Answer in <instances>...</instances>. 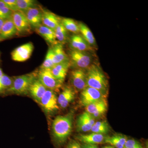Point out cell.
Here are the masks:
<instances>
[{"instance_id":"1","label":"cell","mask_w":148,"mask_h":148,"mask_svg":"<svg viewBox=\"0 0 148 148\" xmlns=\"http://www.w3.org/2000/svg\"><path fill=\"white\" fill-rule=\"evenodd\" d=\"M74 114L70 112L67 114L58 116L53 121L52 132L53 138L58 144L65 143L71 135L73 129Z\"/></svg>"},{"instance_id":"2","label":"cell","mask_w":148,"mask_h":148,"mask_svg":"<svg viewBox=\"0 0 148 148\" xmlns=\"http://www.w3.org/2000/svg\"><path fill=\"white\" fill-rule=\"evenodd\" d=\"M86 73L88 87L95 88L107 96L108 91V82L101 67L93 63L86 70Z\"/></svg>"},{"instance_id":"3","label":"cell","mask_w":148,"mask_h":148,"mask_svg":"<svg viewBox=\"0 0 148 148\" xmlns=\"http://www.w3.org/2000/svg\"><path fill=\"white\" fill-rule=\"evenodd\" d=\"M35 72L14 77L11 87L6 92L16 94H25L28 92L32 83L38 78Z\"/></svg>"},{"instance_id":"4","label":"cell","mask_w":148,"mask_h":148,"mask_svg":"<svg viewBox=\"0 0 148 148\" xmlns=\"http://www.w3.org/2000/svg\"><path fill=\"white\" fill-rule=\"evenodd\" d=\"M69 58L74 69L86 70L93 64L94 56L90 51H77L70 49Z\"/></svg>"},{"instance_id":"5","label":"cell","mask_w":148,"mask_h":148,"mask_svg":"<svg viewBox=\"0 0 148 148\" xmlns=\"http://www.w3.org/2000/svg\"><path fill=\"white\" fill-rule=\"evenodd\" d=\"M38 79L47 89L58 91L62 87L63 83L53 76L51 69H40L37 74Z\"/></svg>"},{"instance_id":"6","label":"cell","mask_w":148,"mask_h":148,"mask_svg":"<svg viewBox=\"0 0 148 148\" xmlns=\"http://www.w3.org/2000/svg\"><path fill=\"white\" fill-rule=\"evenodd\" d=\"M11 18L16 29L17 35L24 36L32 33V27L24 12L19 11L13 12Z\"/></svg>"},{"instance_id":"7","label":"cell","mask_w":148,"mask_h":148,"mask_svg":"<svg viewBox=\"0 0 148 148\" xmlns=\"http://www.w3.org/2000/svg\"><path fill=\"white\" fill-rule=\"evenodd\" d=\"M106 96L99 90L90 87H87L81 91L79 102L85 107L90 104L105 99Z\"/></svg>"},{"instance_id":"8","label":"cell","mask_w":148,"mask_h":148,"mask_svg":"<svg viewBox=\"0 0 148 148\" xmlns=\"http://www.w3.org/2000/svg\"><path fill=\"white\" fill-rule=\"evenodd\" d=\"M57 98L55 92L47 89L39 103L47 113H52L59 109Z\"/></svg>"},{"instance_id":"9","label":"cell","mask_w":148,"mask_h":148,"mask_svg":"<svg viewBox=\"0 0 148 148\" xmlns=\"http://www.w3.org/2000/svg\"><path fill=\"white\" fill-rule=\"evenodd\" d=\"M34 49L32 42H29L18 47L11 52L12 60L17 62H24L31 57Z\"/></svg>"},{"instance_id":"10","label":"cell","mask_w":148,"mask_h":148,"mask_svg":"<svg viewBox=\"0 0 148 148\" xmlns=\"http://www.w3.org/2000/svg\"><path fill=\"white\" fill-rule=\"evenodd\" d=\"M71 81L74 88L82 91L88 87L86 70L74 69L71 72Z\"/></svg>"},{"instance_id":"11","label":"cell","mask_w":148,"mask_h":148,"mask_svg":"<svg viewBox=\"0 0 148 148\" xmlns=\"http://www.w3.org/2000/svg\"><path fill=\"white\" fill-rule=\"evenodd\" d=\"M70 49L77 51H91L92 48L84 38L81 34H74L70 37L69 40Z\"/></svg>"},{"instance_id":"12","label":"cell","mask_w":148,"mask_h":148,"mask_svg":"<svg viewBox=\"0 0 148 148\" xmlns=\"http://www.w3.org/2000/svg\"><path fill=\"white\" fill-rule=\"evenodd\" d=\"M95 122V119L92 117V115L87 112H85L80 115L77 119V131L82 132L90 131Z\"/></svg>"},{"instance_id":"13","label":"cell","mask_w":148,"mask_h":148,"mask_svg":"<svg viewBox=\"0 0 148 148\" xmlns=\"http://www.w3.org/2000/svg\"><path fill=\"white\" fill-rule=\"evenodd\" d=\"M24 13L32 27L36 28L42 24L43 11L40 8L34 7L27 10Z\"/></svg>"},{"instance_id":"14","label":"cell","mask_w":148,"mask_h":148,"mask_svg":"<svg viewBox=\"0 0 148 148\" xmlns=\"http://www.w3.org/2000/svg\"><path fill=\"white\" fill-rule=\"evenodd\" d=\"M75 96V92L73 88L66 86L57 98L58 106L62 108H66L73 101Z\"/></svg>"},{"instance_id":"15","label":"cell","mask_w":148,"mask_h":148,"mask_svg":"<svg viewBox=\"0 0 148 148\" xmlns=\"http://www.w3.org/2000/svg\"><path fill=\"white\" fill-rule=\"evenodd\" d=\"M71 66V63L69 60L54 65L51 69V71L56 79L63 83L66 78L67 72Z\"/></svg>"},{"instance_id":"16","label":"cell","mask_w":148,"mask_h":148,"mask_svg":"<svg viewBox=\"0 0 148 148\" xmlns=\"http://www.w3.org/2000/svg\"><path fill=\"white\" fill-rule=\"evenodd\" d=\"M47 89L37 78L31 84L28 92L33 99L39 103Z\"/></svg>"},{"instance_id":"17","label":"cell","mask_w":148,"mask_h":148,"mask_svg":"<svg viewBox=\"0 0 148 148\" xmlns=\"http://www.w3.org/2000/svg\"><path fill=\"white\" fill-rule=\"evenodd\" d=\"M15 35H17V33L11 18L5 20L0 31V42L11 38Z\"/></svg>"},{"instance_id":"18","label":"cell","mask_w":148,"mask_h":148,"mask_svg":"<svg viewBox=\"0 0 148 148\" xmlns=\"http://www.w3.org/2000/svg\"><path fill=\"white\" fill-rule=\"evenodd\" d=\"M36 31L38 34L45 40L50 45H55L58 42L56 38L55 32L53 29L41 24L39 27L35 28Z\"/></svg>"},{"instance_id":"19","label":"cell","mask_w":148,"mask_h":148,"mask_svg":"<svg viewBox=\"0 0 148 148\" xmlns=\"http://www.w3.org/2000/svg\"><path fill=\"white\" fill-rule=\"evenodd\" d=\"M105 137L104 135L92 132L89 134H79L76 138L84 144L96 145L104 143Z\"/></svg>"},{"instance_id":"20","label":"cell","mask_w":148,"mask_h":148,"mask_svg":"<svg viewBox=\"0 0 148 148\" xmlns=\"http://www.w3.org/2000/svg\"><path fill=\"white\" fill-rule=\"evenodd\" d=\"M51 48L53 53V62L54 65L69 61V56L64 51L63 44L58 42L53 46Z\"/></svg>"},{"instance_id":"21","label":"cell","mask_w":148,"mask_h":148,"mask_svg":"<svg viewBox=\"0 0 148 148\" xmlns=\"http://www.w3.org/2000/svg\"><path fill=\"white\" fill-rule=\"evenodd\" d=\"M61 21V19L54 13L51 12L43 11L42 20V25L55 30Z\"/></svg>"},{"instance_id":"22","label":"cell","mask_w":148,"mask_h":148,"mask_svg":"<svg viewBox=\"0 0 148 148\" xmlns=\"http://www.w3.org/2000/svg\"><path fill=\"white\" fill-rule=\"evenodd\" d=\"M79 27V32L84 38L92 48L97 46L96 40L93 34L89 28L82 22L78 23Z\"/></svg>"},{"instance_id":"23","label":"cell","mask_w":148,"mask_h":148,"mask_svg":"<svg viewBox=\"0 0 148 148\" xmlns=\"http://www.w3.org/2000/svg\"><path fill=\"white\" fill-rule=\"evenodd\" d=\"M90 130L93 133L104 135L110 132V126L106 121L96 122L92 125Z\"/></svg>"},{"instance_id":"24","label":"cell","mask_w":148,"mask_h":148,"mask_svg":"<svg viewBox=\"0 0 148 148\" xmlns=\"http://www.w3.org/2000/svg\"><path fill=\"white\" fill-rule=\"evenodd\" d=\"M61 22L67 31L74 34H77L79 32L78 23H77L72 18H64L61 19Z\"/></svg>"},{"instance_id":"25","label":"cell","mask_w":148,"mask_h":148,"mask_svg":"<svg viewBox=\"0 0 148 148\" xmlns=\"http://www.w3.org/2000/svg\"><path fill=\"white\" fill-rule=\"evenodd\" d=\"M104 108H108V103L106 98L86 106L85 107V112L92 114L95 112Z\"/></svg>"},{"instance_id":"26","label":"cell","mask_w":148,"mask_h":148,"mask_svg":"<svg viewBox=\"0 0 148 148\" xmlns=\"http://www.w3.org/2000/svg\"><path fill=\"white\" fill-rule=\"evenodd\" d=\"M54 32L58 42L63 45L65 43L68 38V31L64 28L61 22L56 28Z\"/></svg>"},{"instance_id":"27","label":"cell","mask_w":148,"mask_h":148,"mask_svg":"<svg viewBox=\"0 0 148 148\" xmlns=\"http://www.w3.org/2000/svg\"><path fill=\"white\" fill-rule=\"evenodd\" d=\"M13 78L4 73L0 79V94L7 92L13 83Z\"/></svg>"},{"instance_id":"28","label":"cell","mask_w":148,"mask_h":148,"mask_svg":"<svg viewBox=\"0 0 148 148\" xmlns=\"http://www.w3.org/2000/svg\"><path fill=\"white\" fill-rule=\"evenodd\" d=\"M36 1L34 0H16L18 11L24 12L31 8L35 7Z\"/></svg>"},{"instance_id":"29","label":"cell","mask_w":148,"mask_h":148,"mask_svg":"<svg viewBox=\"0 0 148 148\" xmlns=\"http://www.w3.org/2000/svg\"><path fill=\"white\" fill-rule=\"evenodd\" d=\"M54 66L53 59V53H52V48L51 47L49 48V49L48 50L45 59L40 67V69H51Z\"/></svg>"},{"instance_id":"30","label":"cell","mask_w":148,"mask_h":148,"mask_svg":"<svg viewBox=\"0 0 148 148\" xmlns=\"http://www.w3.org/2000/svg\"><path fill=\"white\" fill-rule=\"evenodd\" d=\"M13 12L6 5L2 0H0V18L6 20L11 18Z\"/></svg>"},{"instance_id":"31","label":"cell","mask_w":148,"mask_h":148,"mask_svg":"<svg viewBox=\"0 0 148 148\" xmlns=\"http://www.w3.org/2000/svg\"><path fill=\"white\" fill-rule=\"evenodd\" d=\"M104 143L110 144L112 145L113 146L116 148H124V146L121 145L120 143L119 140L115 137L114 135L112 137H105Z\"/></svg>"},{"instance_id":"32","label":"cell","mask_w":148,"mask_h":148,"mask_svg":"<svg viewBox=\"0 0 148 148\" xmlns=\"http://www.w3.org/2000/svg\"><path fill=\"white\" fill-rule=\"evenodd\" d=\"M124 148H143L141 144L137 140L130 139L126 141Z\"/></svg>"},{"instance_id":"33","label":"cell","mask_w":148,"mask_h":148,"mask_svg":"<svg viewBox=\"0 0 148 148\" xmlns=\"http://www.w3.org/2000/svg\"><path fill=\"white\" fill-rule=\"evenodd\" d=\"M6 5L13 12L17 11L16 0H2Z\"/></svg>"},{"instance_id":"34","label":"cell","mask_w":148,"mask_h":148,"mask_svg":"<svg viewBox=\"0 0 148 148\" xmlns=\"http://www.w3.org/2000/svg\"><path fill=\"white\" fill-rule=\"evenodd\" d=\"M66 148H82V145L76 140H71L69 141Z\"/></svg>"},{"instance_id":"35","label":"cell","mask_w":148,"mask_h":148,"mask_svg":"<svg viewBox=\"0 0 148 148\" xmlns=\"http://www.w3.org/2000/svg\"><path fill=\"white\" fill-rule=\"evenodd\" d=\"M114 135L118 140H119L120 143H121V145L124 146L127 140L126 136L120 134H117Z\"/></svg>"},{"instance_id":"36","label":"cell","mask_w":148,"mask_h":148,"mask_svg":"<svg viewBox=\"0 0 148 148\" xmlns=\"http://www.w3.org/2000/svg\"><path fill=\"white\" fill-rule=\"evenodd\" d=\"M82 148H98L97 145H90V144H83L82 145Z\"/></svg>"},{"instance_id":"37","label":"cell","mask_w":148,"mask_h":148,"mask_svg":"<svg viewBox=\"0 0 148 148\" xmlns=\"http://www.w3.org/2000/svg\"><path fill=\"white\" fill-rule=\"evenodd\" d=\"M5 20L3 19H1L0 18V31L4 23Z\"/></svg>"},{"instance_id":"38","label":"cell","mask_w":148,"mask_h":148,"mask_svg":"<svg viewBox=\"0 0 148 148\" xmlns=\"http://www.w3.org/2000/svg\"><path fill=\"white\" fill-rule=\"evenodd\" d=\"M4 73H3L2 70L0 68V79H1V78L3 76V75Z\"/></svg>"},{"instance_id":"39","label":"cell","mask_w":148,"mask_h":148,"mask_svg":"<svg viewBox=\"0 0 148 148\" xmlns=\"http://www.w3.org/2000/svg\"><path fill=\"white\" fill-rule=\"evenodd\" d=\"M110 146H105V147H103V148H109Z\"/></svg>"},{"instance_id":"40","label":"cell","mask_w":148,"mask_h":148,"mask_svg":"<svg viewBox=\"0 0 148 148\" xmlns=\"http://www.w3.org/2000/svg\"><path fill=\"white\" fill-rule=\"evenodd\" d=\"M109 148H114V147H112V146H110Z\"/></svg>"},{"instance_id":"41","label":"cell","mask_w":148,"mask_h":148,"mask_svg":"<svg viewBox=\"0 0 148 148\" xmlns=\"http://www.w3.org/2000/svg\"><path fill=\"white\" fill-rule=\"evenodd\" d=\"M0 58H1V53H0Z\"/></svg>"}]
</instances>
